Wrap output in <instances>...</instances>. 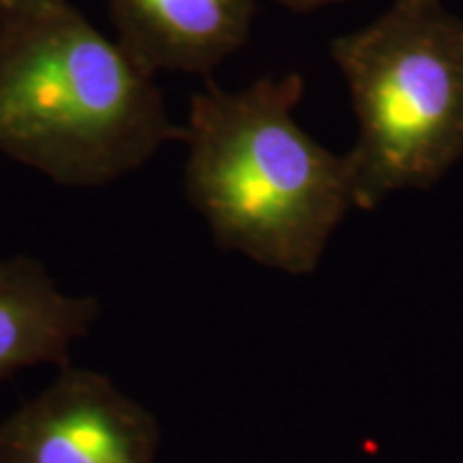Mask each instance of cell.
<instances>
[{"instance_id":"6da1fadb","label":"cell","mask_w":463,"mask_h":463,"mask_svg":"<svg viewBox=\"0 0 463 463\" xmlns=\"http://www.w3.org/2000/svg\"><path fill=\"white\" fill-rule=\"evenodd\" d=\"M298 73L242 90L208 82L189 101L184 194L213 239L286 275H311L354 208L345 155L298 125Z\"/></svg>"},{"instance_id":"7a4b0ae2","label":"cell","mask_w":463,"mask_h":463,"mask_svg":"<svg viewBox=\"0 0 463 463\" xmlns=\"http://www.w3.org/2000/svg\"><path fill=\"white\" fill-rule=\"evenodd\" d=\"M183 140L155 75L69 0L0 33V155L62 187H106Z\"/></svg>"},{"instance_id":"5b68a950","label":"cell","mask_w":463,"mask_h":463,"mask_svg":"<svg viewBox=\"0 0 463 463\" xmlns=\"http://www.w3.org/2000/svg\"><path fill=\"white\" fill-rule=\"evenodd\" d=\"M260 0H108L116 42L150 73L206 75L247 43Z\"/></svg>"},{"instance_id":"ba28073f","label":"cell","mask_w":463,"mask_h":463,"mask_svg":"<svg viewBox=\"0 0 463 463\" xmlns=\"http://www.w3.org/2000/svg\"><path fill=\"white\" fill-rule=\"evenodd\" d=\"M281 7L289 11H297V14H311V11L331 7V5L337 3H347V0H275Z\"/></svg>"},{"instance_id":"277c9868","label":"cell","mask_w":463,"mask_h":463,"mask_svg":"<svg viewBox=\"0 0 463 463\" xmlns=\"http://www.w3.org/2000/svg\"><path fill=\"white\" fill-rule=\"evenodd\" d=\"M159 447L148 408L73 364L0 420V463H157Z\"/></svg>"},{"instance_id":"52a82bcc","label":"cell","mask_w":463,"mask_h":463,"mask_svg":"<svg viewBox=\"0 0 463 463\" xmlns=\"http://www.w3.org/2000/svg\"><path fill=\"white\" fill-rule=\"evenodd\" d=\"M50 3H56V0H0V33Z\"/></svg>"},{"instance_id":"8992f818","label":"cell","mask_w":463,"mask_h":463,"mask_svg":"<svg viewBox=\"0 0 463 463\" xmlns=\"http://www.w3.org/2000/svg\"><path fill=\"white\" fill-rule=\"evenodd\" d=\"M99 314V300L67 294L37 258H0V382L37 364H71Z\"/></svg>"},{"instance_id":"3957f363","label":"cell","mask_w":463,"mask_h":463,"mask_svg":"<svg viewBox=\"0 0 463 463\" xmlns=\"http://www.w3.org/2000/svg\"><path fill=\"white\" fill-rule=\"evenodd\" d=\"M356 116L345 153L354 208L430 189L463 161V17L439 0H392L331 43Z\"/></svg>"}]
</instances>
